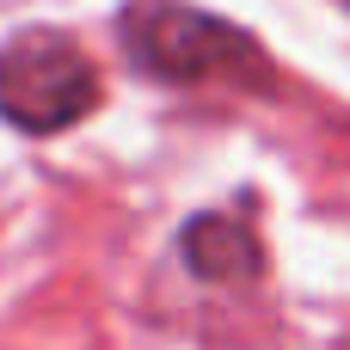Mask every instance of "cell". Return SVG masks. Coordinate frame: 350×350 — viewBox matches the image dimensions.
I'll return each instance as SVG.
<instances>
[{"mask_svg": "<svg viewBox=\"0 0 350 350\" xmlns=\"http://www.w3.org/2000/svg\"><path fill=\"white\" fill-rule=\"evenodd\" d=\"M178 258L203 277V283H246V277H258V234L240 221V215H221V209H209V215H191L185 221V234H178Z\"/></svg>", "mask_w": 350, "mask_h": 350, "instance_id": "3957f363", "label": "cell"}, {"mask_svg": "<svg viewBox=\"0 0 350 350\" xmlns=\"http://www.w3.org/2000/svg\"><path fill=\"white\" fill-rule=\"evenodd\" d=\"M123 55L166 86H265L271 55L252 31L191 0H129L117 12Z\"/></svg>", "mask_w": 350, "mask_h": 350, "instance_id": "6da1fadb", "label": "cell"}, {"mask_svg": "<svg viewBox=\"0 0 350 350\" xmlns=\"http://www.w3.org/2000/svg\"><path fill=\"white\" fill-rule=\"evenodd\" d=\"M98 98V68L68 31L31 25L0 43V117L18 135H62L86 123Z\"/></svg>", "mask_w": 350, "mask_h": 350, "instance_id": "7a4b0ae2", "label": "cell"}]
</instances>
